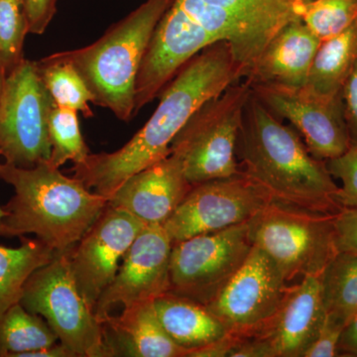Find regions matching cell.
Segmentation results:
<instances>
[{
    "label": "cell",
    "mask_w": 357,
    "mask_h": 357,
    "mask_svg": "<svg viewBox=\"0 0 357 357\" xmlns=\"http://www.w3.org/2000/svg\"><path fill=\"white\" fill-rule=\"evenodd\" d=\"M29 33L43 34L56 13L57 0H23Z\"/></svg>",
    "instance_id": "33"
},
{
    "label": "cell",
    "mask_w": 357,
    "mask_h": 357,
    "mask_svg": "<svg viewBox=\"0 0 357 357\" xmlns=\"http://www.w3.org/2000/svg\"><path fill=\"white\" fill-rule=\"evenodd\" d=\"M338 253L357 256V208H344L335 215Z\"/></svg>",
    "instance_id": "31"
},
{
    "label": "cell",
    "mask_w": 357,
    "mask_h": 357,
    "mask_svg": "<svg viewBox=\"0 0 357 357\" xmlns=\"http://www.w3.org/2000/svg\"><path fill=\"white\" fill-rule=\"evenodd\" d=\"M172 246L163 225H146L141 230L96 303L93 312L100 324L119 305L151 302L170 291Z\"/></svg>",
    "instance_id": "15"
},
{
    "label": "cell",
    "mask_w": 357,
    "mask_h": 357,
    "mask_svg": "<svg viewBox=\"0 0 357 357\" xmlns=\"http://www.w3.org/2000/svg\"><path fill=\"white\" fill-rule=\"evenodd\" d=\"M357 17V0H311L302 20L321 41L342 32Z\"/></svg>",
    "instance_id": "29"
},
{
    "label": "cell",
    "mask_w": 357,
    "mask_h": 357,
    "mask_svg": "<svg viewBox=\"0 0 357 357\" xmlns=\"http://www.w3.org/2000/svg\"><path fill=\"white\" fill-rule=\"evenodd\" d=\"M6 73L0 68V100H1L2 91H3L4 81H6Z\"/></svg>",
    "instance_id": "39"
},
{
    "label": "cell",
    "mask_w": 357,
    "mask_h": 357,
    "mask_svg": "<svg viewBox=\"0 0 357 357\" xmlns=\"http://www.w3.org/2000/svg\"><path fill=\"white\" fill-rule=\"evenodd\" d=\"M321 42L303 20L293 21L270 41L244 79L250 86H305Z\"/></svg>",
    "instance_id": "19"
},
{
    "label": "cell",
    "mask_w": 357,
    "mask_h": 357,
    "mask_svg": "<svg viewBox=\"0 0 357 357\" xmlns=\"http://www.w3.org/2000/svg\"><path fill=\"white\" fill-rule=\"evenodd\" d=\"M357 63V17L342 32L319 45L307 86L321 95L342 93L345 79Z\"/></svg>",
    "instance_id": "22"
},
{
    "label": "cell",
    "mask_w": 357,
    "mask_h": 357,
    "mask_svg": "<svg viewBox=\"0 0 357 357\" xmlns=\"http://www.w3.org/2000/svg\"><path fill=\"white\" fill-rule=\"evenodd\" d=\"M311 0H174L215 41H227L244 77L289 23L302 20Z\"/></svg>",
    "instance_id": "7"
},
{
    "label": "cell",
    "mask_w": 357,
    "mask_h": 357,
    "mask_svg": "<svg viewBox=\"0 0 357 357\" xmlns=\"http://www.w3.org/2000/svg\"><path fill=\"white\" fill-rule=\"evenodd\" d=\"M29 33L23 0H0V68L8 75L24 60L23 46Z\"/></svg>",
    "instance_id": "28"
},
{
    "label": "cell",
    "mask_w": 357,
    "mask_h": 357,
    "mask_svg": "<svg viewBox=\"0 0 357 357\" xmlns=\"http://www.w3.org/2000/svg\"><path fill=\"white\" fill-rule=\"evenodd\" d=\"M325 319L321 275L306 276L290 286L280 310L259 337L269 344L274 357H303Z\"/></svg>",
    "instance_id": "18"
},
{
    "label": "cell",
    "mask_w": 357,
    "mask_h": 357,
    "mask_svg": "<svg viewBox=\"0 0 357 357\" xmlns=\"http://www.w3.org/2000/svg\"><path fill=\"white\" fill-rule=\"evenodd\" d=\"M243 79V67L230 45H210L167 84L154 114L131 140L112 153L89 154L83 163L73 166L74 177L109 201L128 178L171 154L173 140L204 102Z\"/></svg>",
    "instance_id": "1"
},
{
    "label": "cell",
    "mask_w": 357,
    "mask_h": 357,
    "mask_svg": "<svg viewBox=\"0 0 357 357\" xmlns=\"http://www.w3.org/2000/svg\"><path fill=\"white\" fill-rule=\"evenodd\" d=\"M251 89L272 114L291 122L314 158L324 162L337 158L351 146L342 93L321 95L307 84H255Z\"/></svg>",
    "instance_id": "13"
},
{
    "label": "cell",
    "mask_w": 357,
    "mask_h": 357,
    "mask_svg": "<svg viewBox=\"0 0 357 357\" xmlns=\"http://www.w3.org/2000/svg\"><path fill=\"white\" fill-rule=\"evenodd\" d=\"M174 0H146L110 26L95 43L51 57L69 63L88 86L93 103L128 121L135 115V84L155 28Z\"/></svg>",
    "instance_id": "4"
},
{
    "label": "cell",
    "mask_w": 357,
    "mask_h": 357,
    "mask_svg": "<svg viewBox=\"0 0 357 357\" xmlns=\"http://www.w3.org/2000/svg\"><path fill=\"white\" fill-rule=\"evenodd\" d=\"M6 211L0 206V237H11L6 225Z\"/></svg>",
    "instance_id": "38"
},
{
    "label": "cell",
    "mask_w": 357,
    "mask_h": 357,
    "mask_svg": "<svg viewBox=\"0 0 357 357\" xmlns=\"http://www.w3.org/2000/svg\"><path fill=\"white\" fill-rule=\"evenodd\" d=\"M338 352L340 356L357 357V312L342 333Z\"/></svg>",
    "instance_id": "36"
},
{
    "label": "cell",
    "mask_w": 357,
    "mask_h": 357,
    "mask_svg": "<svg viewBox=\"0 0 357 357\" xmlns=\"http://www.w3.org/2000/svg\"><path fill=\"white\" fill-rule=\"evenodd\" d=\"M192 187L182 161L171 153L128 178L109 204L128 211L146 225H164Z\"/></svg>",
    "instance_id": "17"
},
{
    "label": "cell",
    "mask_w": 357,
    "mask_h": 357,
    "mask_svg": "<svg viewBox=\"0 0 357 357\" xmlns=\"http://www.w3.org/2000/svg\"><path fill=\"white\" fill-rule=\"evenodd\" d=\"M252 246L248 222L173 243L169 292L206 306L236 273Z\"/></svg>",
    "instance_id": "10"
},
{
    "label": "cell",
    "mask_w": 357,
    "mask_h": 357,
    "mask_svg": "<svg viewBox=\"0 0 357 357\" xmlns=\"http://www.w3.org/2000/svg\"><path fill=\"white\" fill-rule=\"evenodd\" d=\"M344 326L325 319L318 337L310 345L303 357H335L340 356L338 344Z\"/></svg>",
    "instance_id": "32"
},
{
    "label": "cell",
    "mask_w": 357,
    "mask_h": 357,
    "mask_svg": "<svg viewBox=\"0 0 357 357\" xmlns=\"http://www.w3.org/2000/svg\"><path fill=\"white\" fill-rule=\"evenodd\" d=\"M153 305L164 330L188 351L187 357L227 335L222 323L195 301L168 292L155 299Z\"/></svg>",
    "instance_id": "21"
},
{
    "label": "cell",
    "mask_w": 357,
    "mask_h": 357,
    "mask_svg": "<svg viewBox=\"0 0 357 357\" xmlns=\"http://www.w3.org/2000/svg\"><path fill=\"white\" fill-rule=\"evenodd\" d=\"M333 178L342 182L335 195L340 208H357V145H351L345 153L326 161Z\"/></svg>",
    "instance_id": "30"
},
{
    "label": "cell",
    "mask_w": 357,
    "mask_h": 357,
    "mask_svg": "<svg viewBox=\"0 0 357 357\" xmlns=\"http://www.w3.org/2000/svg\"><path fill=\"white\" fill-rule=\"evenodd\" d=\"M273 201L243 173L192 185L163 225L173 243L248 222Z\"/></svg>",
    "instance_id": "12"
},
{
    "label": "cell",
    "mask_w": 357,
    "mask_h": 357,
    "mask_svg": "<svg viewBox=\"0 0 357 357\" xmlns=\"http://www.w3.org/2000/svg\"><path fill=\"white\" fill-rule=\"evenodd\" d=\"M342 96L351 145H357V63L345 79Z\"/></svg>",
    "instance_id": "34"
},
{
    "label": "cell",
    "mask_w": 357,
    "mask_h": 357,
    "mask_svg": "<svg viewBox=\"0 0 357 357\" xmlns=\"http://www.w3.org/2000/svg\"><path fill=\"white\" fill-rule=\"evenodd\" d=\"M52 153L49 163L60 168L68 161L83 163L89 150L84 142L76 110L54 105L49 115Z\"/></svg>",
    "instance_id": "27"
},
{
    "label": "cell",
    "mask_w": 357,
    "mask_h": 357,
    "mask_svg": "<svg viewBox=\"0 0 357 357\" xmlns=\"http://www.w3.org/2000/svg\"><path fill=\"white\" fill-rule=\"evenodd\" d=\"M321 282L326 319L345 328L357 312V256L338 253Z\"/></svg>",
    "instance_id": "25"
},
{
    "label": "cell",
    "mask_w": 357,
    "mask_h": 357,
    "mask_svg": "<svg viewBox=\"0 0 357 357\" xmlns=\"http://www.w3.org/2000/svg\"><path fill=\"white\" fill-rule=\"evenodd\" d=\"M229 357H274L273 351L264 338H243L237 344Z\"/></svg>",
    "instance_id": "35"
},
{
    "label": "cell",
    "mask_w": 357,
    "mask_h": 357,
    "mask_svg": "<svg viewBox=\"0 0 357 357\" xmlns=\"http://www.w3.org/2000/svg\"><path fill=\"white\" fill-rule=\"evenodd\" d=\"M54 103L37 62L23 60L4 81L0 100V157L21 168L50 160L49 115Z\"/></svg>",
    "instance_id": "9"
},
{
    "label": "cell",
    "mask_w": 357,
    "mask_h": 357,
    "mask_svg": "<svg viewBox=\"0 0 357 357\" xmlns=\"http://www.w3.org/2000/svg\"><path fill=\"white\" fill-rule=\"evenodd\" d=\"M145 227L132 213L107 204L67 253L77 288L93 311L100 295L114 280L124 255Z\"/></svg>",
    "instance_id": "14"
},
{
    "label": "cell",
    "mask_w": 357,
    "mask_h": 357,
    "mask_svg": "<svg viewBox=\"0 0 357 357\" xmlns=\"http://www.w3.org/2000/svg\"><path fill=\"white\" fill-rule=\"evenodd\" d=\"M20 303L41 316L75 357H109L102 325L77 288L67 253L30 275Z\"/></svg>",
    "instance_id": "8"
},
{
    "label": "cell",
    "mask_w": 357,
    "mask_h": 357,
    "mask_svg": "<svg viewBox=\"0 0 357 357\" xmlns=\"http://www.w3.org/2000/svg\"><path fill=\"white\" fill-rule=\"evenodd\" d=\"M37 66L55 105L82 112L84 117L93 116L89 105L93 102V96L72 65L48 56L37 62Z\"/></svg>",
    "instance_id": "26"
},
{
    "label": "cell",
    "mask_w": 357,
    "mask_h": 357,
    "mask_svg": "<svg viewBox=\"0 0 357 357\" xmlns=\"http://www.w3.org/2000/svg\"><path fill=\"white\" fill-rule=\"evenodd\" d=\"M23 357H75V356L65 345L57 342L50 347L27 352Z\"/></svg>",
    "instance_id": "37"
},
{
    "label": "cell",
    "mask_w": 357,
    "mask_h": 357,
    "mask_svg": "<svg viewBox=\"0 0 357 357\" xmlns=\"http://www.w3.org/2000/svg\"><path fill=\"white\" fill-rule=\"evenodd\" d=\"M290 286L273 260L253 245L236 273L204 307L229 335L259 337L280 310Z\"/></svg>",
    "instance_id": "11"
},
{
    "label": "cell",
    "mask_w": 357,
    "mask_h": 357,
    "mask_svg": "<svg viewBox=\"0 0 357 357\" xmlns=\"http://www.w3.org/2000/svg\"><path fill=\"white\" fill-rule=\"evenodd\" d=\"M109 357H187L164 330L153 301L123 307L119 316L109 314L102 323Z\"/></svg>",
    "instance_id": "20"
},
{
    "label": "cell",
    "mask_w": 357,
    "mask_h": 357,
    "mask_svg": "<svg viewBox=\"0 0 357 357\" xmlns=\"http://www.w3.org/2000/svg\"><path fill=\"white\" fill-rule=\"evenodd\" d=\"M251 93L245 79L230 84L194 114L171 144L192 185L231 177L241 173L236 143L241 116Z\"/></svg>",
    "instance_id": "6"
},
{
    "label": "cell",
    "mask_w": 357,
    "mask_h": 357,
    "mask_svg": "<svg viewBox=\"0 0 357 357\" xmlns=\"http://www.w3.org/2000/svg\"><path fill=\"white\" fill-rule=\"evenodd\" d=\"M335 215L272 201L249 220V236L289 284L299 282L319 276L338 255Z\"/></svg>",
    "instance_id": "5"
},
{
    "label": "cell",
    "mask_w": 357,
    "mask_h": 357,
    "mask_svg": "<svg viewBox=\"0 0 357 357\" xmlns=\"http://www.w3.org/2000/svg\"><path fill=\"white\" fill-rule=\"evenodd\" d=\"M215 40L175 3L155 28L135 84V114L151 102L178 70Z\"/></svg>",
    "instance_id": "16"
},
{
    "label": "cell",
    "mask_w": 357,
    "mask_h": 357,
    "mask_svg": "<svg viewBox=\"0 0 357 357\" xmlns=\"http://www.w3.org/2000/svg\"><path fill=\"white\" fill-rule=\"evenodd\" d=\"M20 246L0 245V317L20 303L30 275L55 257L56 252L40 239L20 237Z\"/></svg>",
    "instance_id": "23"
},
{
    "label": "cell",
    "mask_w": 357,
    "mask_h": 357,
    "mask_svg": "<svg viewBox=\"0 0 357 357\" xmlns=\"http://www.w3.org/2000/svg\"><path fill=\"white\" fill-rule=\"evenodd\" d=\"M57 342L58 337L47 321L20 303L0 317V357H23Z\"/></svg>",
    "instance_id": "24"
},
{
    "label": "cell",
    "mask_w": 357,
    "mask_h": 357,
    "mask_svg": "<svg viewBox=\"0 0 357 357\" xmlns=\"http://www.w3.org/2000/svg\"><path fill=\"white\" fill-rule=\"evenodd\" d=\"M0 178L15 192L3 206L10 236L35 234L56 253L69 252L109 204L48 161L32 168L0 162Z\"/></svg>",
    "instance_id": "3"
},
{
    "label": "cell",
    "mask_w": 357,
    "mask_h": 357,
    "mask_svg": "<svg viewBox=\"0 0 357 357\" xmlns=\"http://www.w3.org/2000/svg\"><path fill=\"white\" fill-rule=\"evenodd\" d=\"M239 171L270 198L319 213L342 210L326 162L314 158L300 134L284 126L253 93L243 107L236 143Z\"/></svg>",
    "instance_id": "2"
}]
</instances>
